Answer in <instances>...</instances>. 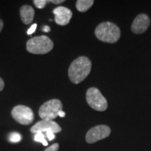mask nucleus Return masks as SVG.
<instances>
[{
    "mask_svg": "<svg viewBox=\"0 0 151 151\" xmlns=\"http://www.w3.org/2000/svg\"><path fill=\"white\" fill-rule=\"evenodd\" d=\"M92 63L89 58L81 56L71 62L68 70V75L71 83L78 84L83 81L91 71Z\"/></svg>",
    "mask_w": 151,
    "mask_h": 151,
    "instance_id": "f257e3e1",
    "label": "nucleus"
},
{
    "mask_svg": "<svg viewBox=\"0 0 151 151\" xmlns=\"http://www.w3.org/2000/svg\"><path fill=\"white\" fill-rule=\"evenodd\" d=\"M94 34L99 40L110 43L117 42L120 37V28L111 22L100 23L96 27Z\"/></svg>",
    "mask_w": 151,
    "mask_h": 151,
    "instance_id": "f03ea898",
    "label": "nucleus"
},
{
    "mask_svg": "<svg viewBox=\"0 0 151 151\" xmlns=\"http://www.w3.org/2000/svg\"><path fill=\"white\" fill-rule=\"evenodd\" d=\"M53 42L46 36H39L29 39L27 42V50L37 55L46 54L53 48Z\"/></svg>",
    "mask_w": 151,
    "mask_h": 151,
    "instance_id": "7ed1b4c3",
    "label": "nucleus"
},
{
    "mask_svg": "<svg viewBox=\"0 0 151 151\" xmlns=\"http://www.w3.org/2000/svg\"><path fill=\"white\" fill-rule=\"evenodd\" d=\"M62 109L61 101L52 99L43 104L39 110V115L43 120H52L58 116V113Z\"/></svg>",
    "mask_w": 151,
    "mask_h": 151,
    "instance_id": "20e7f679",
    "label": "nucleus"
},
{
    "mask_svg": "<svg viewBox=\"0 0 151 151\" xmlns=\"http://www.w3.org/2000/svg\"><path fill=\"white\" fill-rule=\"evenodd\" d=\"M86 101L92 109L98 111H104L108 107L106 98L96 88H90L87 90Z\"/></svg>",
    "mask_w": 151,
    "mask_h": 151,
    "instance_id": "39448f33",
    "label": "nucleus"
},
{
    "mask_svg": "<svg viewBox=\"0 0 151 151\" xmlns=\"http://www.w3.org/2000/svg\"><path fill=\"white\" fill-rule=\"evenodd\" d=\"M11 115L18 123L28 125L32 123L35 119V114L29 107L24 105H18L11 111Z\"/></svg>",
    "mask_w": 151,
    "mask_h": 151,
    "instance_id": "423d86ee",
    "label": "nucleus"
},
{
    "mask_svg": "<svg viewBox=\"0 0 151 151\" xmlns=\"http://www.w3.org/2000/svg\"><path fill=\"white\" fill-rule=\"evenodd\" d=\"M111 134L110 127L106 125H97L92 127L87 132L86 140L88 143H94L108 137Z\"/></svg>",
    "mask_w": 151,
    "mask_h": 151,
    "instance_id": "0eeeda50",
    "label": "nucleus"
},
{
    "mask_svg": "<svg viewBox=\"0 0 151 151\" xmlns=\"http://www.w3.org/2000/svg\"><path fill=\"white\" fill-rule=\"evenodd\" d=\"M32 133L38 132H52L54 134L58 133L62 131L60 126L53 120H41L38 122L30 129Z\"/></svg>",
    "mask_w": 151,
    "mask_h": 151,
    "instance_id": "6e6552de",
    "label": "nucleus"
},
{
    "mask_svg": "<svg viewBox=\"0 0 151 151\" xmlns=\"http://www.w3.org/2000/svg\"><path fill=\"white\" fill-rule=\"evenodd\" d=\"M150 20L146 14H141L136 17L132 24V31L134 34H142L148 29Z\"/></svg>",
    "mask_w": 151,
    "mask_h": 151,
    "instance_id": "1a4fd4ad",
    "label": "nucleus"
},
{
    "mask_svg": "<svg viewBox=\"0 0 151 151\" xmlns=\"http://www.w3.org/2000/svg\"><path fill=\"white\" fill-rule=\"evenodd\" d=\"M53 14L55 15V21L61 26L69 24L73 16L72 11L65 6L57 7L53 10Z\"/></svg>",
    "mask_w": 151,
    "mask_h": 151,
    "instance_id": "9d476101",
    "label": "nucleus"
},
{
    "mask_svg": "<svg viewBox=\"0 0 151 151\" xmlns=\"http://www.w3.org/2000/svg\"><path fill=\"white\" fill-rule=\"evenodd\" d=\"M20 15L22 22L25 24H29L33 21L35 10L29 5H24L20 9Z\"/></svg>",
    "mask_w": 151,
    "mask_h": 151,
    "instance_id": "9b49d317",
    "label": "nucleus"
},
{
    "mask_svg": "<svg viewBox=\"0 0 151 151\" xmlns=\"http://www.w3.org/2000/svg\"><path fill=\"white\" fill-rule=\"evenodd\" d=\"M93 0H78L76 4L77 10L80 12H86L93 5Z\"/></svg>",
    "mask_w": 151,
    "mask_h": 151,
    "instance_id": "f8f14e48",
    "label": "nucleus"
},
{
    "mask_svg": "<svg viewBox=\"0 0 151 151\" xmlns=\"http://www.w3.org/2000/svg\"><path fill=\"white\" fill-rule=\"evenodd\" d=\"M34 139H35V141H37V142L41 143L43 146H47L48 144L47 141L46 140V139H45L44 134H43V133H42V132H38V133H36Z\"/></svg>",
    "mask_w": 151,
    "mask_h": 151,
    "instance_id": "ddd939ff",
    "label": "nucleus"
},
{
    "mask_svg": "<svg viewBox=\"0 0 151 151\" xmlns=\"http://www.w3.org/2000/svg\"><path fill=\"white\" fill-rule=\"evenodd\" d=\"M9 139L12 143H18L22 140V136L18 132H12L9 135Z\"/></svg>",
    "mask_w": 151,
    "mask_h": 151,
    "instance_id": "4468645a",
    "label": "nucleus"
},
{
    "mask_svg": "<svg viewBox=\"0 0 151 151\" xmlns=\"http://www.w3.org/2000/svg\"><path fill=\"white\" fill-rule=\"evenodd\" d=\"M33 2L37 9H42L46 6V4L47 2H48V1H47V0H34Z\"/></svg>",
    "mask_w": 151,
    "mask_h": 151,
    "instance_id": "2eb2a0df",
    "label": "nucleus"
},
{
    "mask_svg": "<svg viewBox=\"0 0 151 151\" xmlns=\"http://www.w3.org/2000/svg\"><path fill=\"white\" fill-rule=\"evenodd\" d=\"M59 144L58 143H53L52 146L48 147V148H46L44 151H58V149H59Z\"/></svg>",
    "mask_w": 151,
    "mask_h": 151,
    "instance_id": "dca6fc26",
    "label": "nucleus"
},
{
    "mask_svg": "<svg viewBox=\"0 0 151 151\" xmlns=\"http://www.w3.org/2000/svg\"><path fill=\"white\" fill-rule=\"evenodd\" d=\"M37 24H34L33 25H32L31 27H29V29L27 30V34L28 35H32L33 33H35V32L36 31V29H37Z\"/></svg>",
    "mask_w": 151,
    "mask_h": 151,
    "instance_id": "f3484780",
    "label": "nucleus"
},
{
    "mask_svg": "<svg viewBox=\"0 0 151 151\" xmlns=\"http://www.w3.org/2000/svg\"><path fill=\"white\" fill-rule=\"evenodd\" d=\"M46 137L48 138L49 141H52L55 138V134L52 132H46Z\"/></svg>",
    "mask_w": 151,
    "mask_h": 151,
    "instance_id": "a211bd4d",
    "label": "nucleus"
},
{
    "mask_svg": "<svg viewBox=\"0 0 151 151\" xmlns=\"http://www.w3.org/2000/svg\"><path fill=\"white\" fill-rule=\"evenodd\" d=\"M65 0H48V2L55 4H59L63 3Z\"/></svg>",
    "mask_w": 151,
    "mask_h": 151,
    "instance_id": "6ab92c4d",
    "label": "nucleus"
},
{
    "mask_svg": "<svg viewBox=\"0 0 151 151\" xmlns=\"http://www.w3.org/2000/svg\"><path fill=\"white\" fill-rule=\"evenodd\" d=\"M4 88V81L2 78H0V91L3 90Z\"/></svg>",
    "mask_w": 151,
    "mask_h": 151,
    "instance_id": "aec40b11",
    "label": "nucleus"
},
{
    "mask_svg": "<svg viewBox=\"0 0 151 151\" xmlns=\"http://www.w3.org/2000/svg\"><path fill=\"white\" fill-rule=\"evenodd\" d=\"M43 31L45 32H49L50 31V27L47 25H45L44 27H43Z\"/></svg>",
    "mask_w": 151,
    "mask_h": 151,
    "instance_id": "412c9836",
    "label": "nucleus"
},
{
    "mask_svg": "<svg viewBox=\"0 0 151 151\" xmlns=\"http://www.w3.org/2000/svg\"><path fill=\"white\" fill-rule=\"evenodd\" d=\"M58 116H60V117H61V118H64V117L65 116V113L63 111H60V112H59V113H58Z\"/></svg>",
    "mask_w": 151,
    "mask_h": 151,
    "instance_id": "4be33fe9",
    "label": "nucleus"
},
{
    "mask_svg": "<svg viewBox=\"0 0 151 151\" xmlns=\"http://www.w3.org/2000/svg\"><path fill=\"white\" fill-rule=\"evenodd\" d=\"M3 27H4V22L2 21V20L0 19V32H1V30H2Z\"/></svg>",
    "mask_w": 151,
    "mask_h": 151,
    "instance_id": "5701e85b",
    "label": "nucleus"
}]
</instances>
